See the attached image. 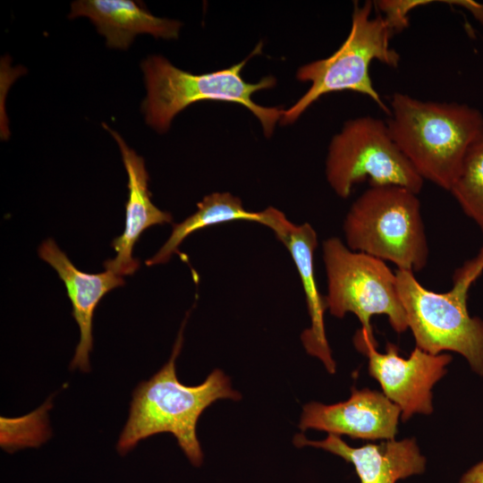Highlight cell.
<instances>
[{"label": "cell", "instance_id": "1", "mask_svg": "<svg viewBox=\"0 0 483 483\" xmlns=\"http://www.w3.org/2000/svg\"><path fill=\"white\" fill-rule=\"evenodd\" d=\"M187 316L169 360L148 380L141 381L132 393L129 417L116 445L121 455L145 438L169 432L191 463L199 467L203 461L196 433L199 416L216 400L238 401L242 397L232 389L230 379L219 369H215L198 386H189L179 381L175 361L182 346Z\"/></svg>", "mask_w": 483, "mask_h": 483}, {"label": "cell", "instance_id": "2", "mask_svg": "<svg viewBox=\"0 0 483 483\" xmlns=\"http://www.w3.org/2000/svg\"><path fill=\"white\" fill-rule=\"evenodd\" d=\"M386 121L399 149L423 180L450 191L464 155L483 128V115L466 104L423 101L394 93Z\"/></svg>", "mask_w": 483, "mask_h": 483}, {"label": "cell", "instance_id": "3", "mask_svg": "<svg viewBox=\"0 0 483 483\" xmlns=\"http://www.w3.org/2000/svg\"><path fill=\"white\" fill-rule=\"evenodd\" d=\"M483 271L479 257L456 270L445 292L425 288L414 273L397 269L396 284L416 347L430 354L452 351L462 355L473 371L483 376V320L470 317L468 292Z\"/></svg>", "mask_w": 483, "mask_h": 483}, {"label": "cell", "instance_id": "4", "mask_svg": "<svg viewBox=\"0 0 483 483\" xmlns=\"http://www.w3.org/2000/svg\"><path fill=\"white\" fill-rule=\"evenodd\" d=\"M249 59L227 69L193 74L175 67L162 55L148 56L141 63L147 90L141 111L147 124L158 132H165L174 118L188 106L201 100H216L236 103L249 109L269 138L283 110L259 106L251 97L257 91L273 88L276 80L269 75L256 83L244 80L242 70Z\"/></svg>", "mask_w": 483, "mask_h": 483}, {"label": "cell", "instance_id": "5", "mask_svg": "<svg viewBox=\"0 0 483 483\" xmlns=\"http://www.w3.org/2000/svg\"><path fill=\"white\" fill-rule=\"evenodd\" d=\"M375 3L354 4L350 32L341 47L330 56L300 67L296 78L309 82L307 92L290 108L283 110L281 123H294L322 96L336 91L351 90L372 99L387 115L385 104L373 86L369 66L377 60L396 68L399 54L390 47L394 36L387 21L379 13L373 15Z\"/></svg>", "mask_w": 483, "mask_h": 483}, {"label": "cell", "instance_id": "6", "mask_svg": "<svg viewBox=\"0 0 483 483\" xmlns=\"http://www.w3.org/2000/svg\"><path fill=\"white\" fill-rule=\"evenodd\" d=\"M346 245L400 270L421 271L429 250L417 194L400 186H370L343 221Z\"/></svg>", "mask_w": 483, "mask_h": 483}, {"label": "cell", "instance_id": "7", "mask_svg": "<svg viewBox=\"0 0 483 483\" xmlns=\"http://www.w3.org/2000/svg\"><path fill=\"white\" fill-rule=\"evenodd\" d=\"M322 250L327 280L326 308L336 318L351 312L359 318L361 329L354 343L360 352L377 347L370 323L374 315L387 316L397 333L408 328L395 273L383 260L352 250L337 237L325 240Z\"/></svg>", "mask_w": 483, "mask_h": 483}, {"label": "cell", "instance_id": "8", "mask_svg": "<svg viewBox=\"0 0 483 483\" xmlns=\"http://www.w3.org/2000/svg\"><path fill=\"white\" fill-rule=\"evenodd\" d=\"M326 177L335 193L347 199L355 184L400 186L418 194L424 180L393 140L386 122L372 116L347 121L330 141Z\"/></svg>", "mask_w": 483, "mask_h": 483}, {"label": "cell", "instance_id": "9", "mask_svg": "<svg viewBox=\"0 0 483 483\" xmlns=\"http://www.w3.org/2000/svg\"><path fill=\"white\" fill-rule=\"evenodd\" d=\"M369 346L362 352L369 357V372L380 384L384 394L401 410L402 420L414 413L432 412L433 386L446 373L449 354H430L418 347L408 359L399 355L398 347L386 344L385 353Z\"/></svg>", "mask_w": 483, "mask_h": 483}, {"label": "cell", "instance_id": "10", "mask_svg": "<svg viewBox=\"0 0 483 483\" xmlns=\"http://www.w3.org/2000/svg\"><path fill=\"white\" fill-rule=\"evenodd\" d=\"M271 229L275 237L290 252L301 278L305 293L310 327L301 334L302 343L312 356L322 360L329 373L335 372L326 336L324 313L327 309L326 298L318 291L314 267V253L318 246V235L308 223L295 225L280 210L268 207L262 210V223Z\"/></svg>", "mask_w": 483, "mask_h": 483}, {"label": "cell", "instance_id": "11", "mask_svg": "<svg viewBox=\"0 0 483 483\" xmlns=\"http://www.w3.org/2000/svg\"><path fill=\"white\" fill-rule=\"evenodd\" d=\"M400 408L384 394L368 388L352 389L344 402L325 405L312 402L303 407L299 428H314L352 438L392 440L397 432Z\"/></svg>", "mask_w": 483, "mask_h": 483}, {"label": "cell", "instance_id": "12", "mask_svg": "<svg viewBox=\"0 0 483 483\" xmlns=\"http://www.w3.org/2000/svg\"><path fill=\"white\" fill-rule=\"evenodd\" d=\"M38 256L49 264L63 280L72 305V316L80 328V342L70 369L90 370L89 353L93 347L92 321L100 300L111 290L124 285L123 276L110 270L89 274L78 269L53 239L44 241Z\"/></svg>", "mask_w": 483, "mask_h": 483}, {"label": "cell", "instance_id": "13", "mask_svg": "<svg viewBox=\"0 0 483 483\" xmlns=\"http://www.w3.org/2000/svg\"><path fill=\"white\" fill-rule=\"evenodd\" d=\"M103 126L119 146L128 175L129 189L124 231L111 243L116 256L105 261L104 267L120 276L131 275L140 267L139 260L134 258L132 254L134 245L141 233L153 225L171 223L173 218L170 213L157 208L150 199L148 174L143 158L127 145L117 131L106 124Z\"/></svg>", "mask_w": 483, "mask_h": 483}, {"label": "cell", "instance_id": "14", "mask_svg": "<svg viewBox=\"0 0 483 483\" xmlns=\"http://www.w3.org/2000/svg\"><path fill=\"white\" fill-rule=\"evenodd\" d=\"M293 443L299 447H319L342 457L354 466L360 483H395L421 474L426 465V459L420 454L414 438L352 447L333 434L321 441H311L303 435H296Z\"/></svg>", "mask_w": 483, "mask_h": 483}, {"label": "cell", "instance_id": "15", "mask_svg": "<svg viewBox=\"0 0 483 483\" xmlns=\"http://www.w3.org/2000/svg\"><path fill=\"white\" fill-rule=\"evenodd\" d=\"M89 18L111 48L126 49L139 34L174 39L182 23L159 18L131 0H78L72 4L69 18Z\"/></svg>", "mask_w": 483, "mask_h": 483}, {"label": "cell", "instance_id": "16", "mask_svg": "<svg viewBox=\"0 0 483 483\" xmlns=\"http://www.w3.org/2000/svg\"><path fill=\"white\" fill-rule=\"evenodd\" d=\"M197 210L182 222L174 225L171 235L159 250L146 261L148 266L166 263L191 233L208 226L231 221L261 224L262 212L248 211L240 198L229 192H214L197 204Z\"/></svg>", "mask_w": 483, "mask_h": 483}, {"label": "cell", "instance_id": "17", "mask_svg": "<svg viewBox=\"0 0 483 483\" xmlns=\"http://www.w3.org/2000/svg\"><path fill=\"white\" fill-rule=\"evenodd\" d=\"M449 191L483 234V128L470 144Z\"/></svg>", "mask_w": 483, "mask_h": 483}, {"label": "cell", "instance_id": "18", "mask_svg": "<svg viewBox=\"0 0 483 483\" xmlns=\"http://www.w3.org/2000/svg\"><path fill=\"white\" fill-rule=\"evenodd\" d=\"M460 483H483V461L466 471L461 478Z\"/></svg>", "mask_w": 483, "mask_h": 483}, {"label": "cell", "instance_id": "19", "mask_svg": "<svg viewBox=\"0 0 483 483\" xmlns=\"http://www.w3.org/2000/svg\"><path fill=\"white\" fill-rule=\"evenodd\" d=\"M479 254L483 256V247H482V249L480 250Z\"/></svg>", "mask_w": 483, "mask_h": 483}]
</instances>
